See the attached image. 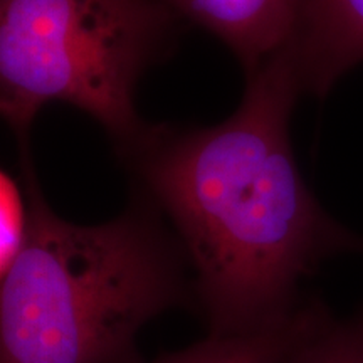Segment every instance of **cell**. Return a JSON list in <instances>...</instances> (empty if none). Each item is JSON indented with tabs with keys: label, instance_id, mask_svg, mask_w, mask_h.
Listing matches in <instances>:
<instances>
[{
	"label": "cell",
	"instance_id": "obj_1",
	"mask_svg": "<svg viewBox=\"0 0 363 363\" xmlns=\"http://www.w3.org/2000/svg\"><path fill=\"white\" fill-rule=\"evenodd\" d=\"M301 93L281 49L247 76L225 121L189 131L148 126L121 153L174 225L214 337L283 323L299 308L303 278L333 254L363 252V239L326 214L299 174L289 118Z\"/></svg>",
	"mask_w": 363,
	"mask_h": 363
},
{
	"label": "cell",
	"instance_id": "obj_2",
	"mask_svg": "<svg viewBox=\"0 0 363 363\" xmlns=\"http://www.w3.org/2000/svg\"><path fill=\"white\" fill-rule=\"evenodd\" d=\"M19 142L29 233L0 276V363H145L138 335L194 294L179 240L147 201L104 224L65 220Z\"/></svg>",
	"mask_w": 363,
	"mask_h": 363
},
{
	"label": "cell",
	"instance_id": "obj_3",
	"mask_svg": "<svg viewBox=\"0 0 363 363\" xmlns=\"http://www.w3.org/2000/svg\"><path fill=\"white\" fill-rule=\"evenodd\" d=\"M170 13L157 0H2L0 108L27 136L39 110L67 103L125 153L148 130L135 110L142 72L165 49Z\"/></svg>",
	"mask_w": 363,
	"mask_h": 363
},
{
	"label": "cell",
	"instance_id": "obj_4",
	"mask_svg": "<svg viewBox=\"0 0 363 363\" xmlns=\"http://www.w3.org/2000/svg\"><path fill=\"white\" fill-rule=\"evenodd\" d=\"M283 51L303 93L323 96L363 62V0H296L293 33Z\"/></svg>",
	"mask_w": 363,
	"mask_h": 363
},
{
	"label": "cell",
	"instance_id": "obj_5",
	"mask_svg": "<svg viewBox=\"0 0 363 363\" xmlns=\"http://www.w3.org/2000/svg\"><path fill=\"white\" fill-rule=\"evenodd\" d=\"M177 9L233 49L247 76L291 38L296 0H157Z\"/></svg>",
	"mask_w": 363,
	"mask_h": 363
},
{
	"label": "cell",
	"instance_id": "obj_6",
	"mask_svg": "<svg viewBox=\"0 0 363 363\" xmlns=\"http://www.w3.org/2000/svg\"><path fill=\"white\" fill-rule=\"evenodd\" d=\"M326 318L328 313L316 303L299 305L288 320L271 328L229 337L208 335L152 363H284Z\"/></svg>",
	"mask_w": 363,
	"mask_h": 363
},
{
	"label": "cell",
	"instance_id": "obj_7",
	"mask_svg": "<svg viewBox=\"0 0 363 363\" xmlns=\"http://www.w3.org/2000/svg\"><path fill=\"white\" fill-rule=\"evenodd\" d=\"M284 363H363V315L350 321L328 316Z\"/></svg>",
	"mask_w": 363,
	"mask_h": 363
},
{
	"label": "cell",
	"instance_id": "obj_8",
	"mask_svg": "<svg viewBox=\"0 0 363 363\" xmlns=\"http://www.w3.org/2000/svg\"><path fill=\"white\" fill-rule=\"evenodd\" d=\"M29 233V201L22 179L0 174V276L17 259Z\"/></svg>",
	"mask_w": 363,
	"mask_h": 363
}]
</instances>
